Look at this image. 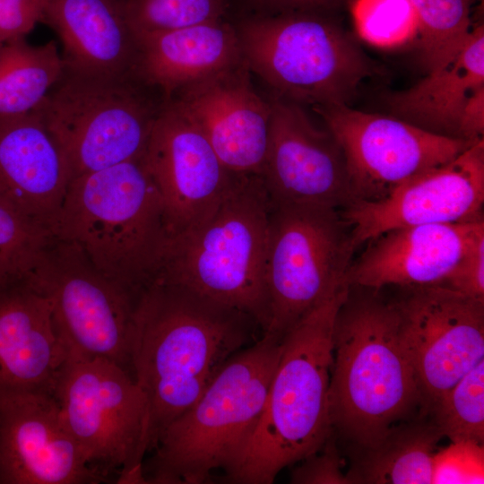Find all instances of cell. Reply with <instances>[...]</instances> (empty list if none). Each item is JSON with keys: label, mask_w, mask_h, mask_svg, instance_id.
I'll return each instance as SVG.
<instances>
[{"label": "cell", "mask_w": 484, "mask_h": 484, "mask_svg": "<svg viewBox=\"0 0 484 484\" xmlns=\"http://www.w3.org/2000/svg\"><path fill=\"white\" fill-rule=\"evenodd\" d=\"M261 329L248 315L161 276L140 291L130 370L149 407L148 452ZM262 333V332H261Z\"/></svg>", "instance_id": "1"}, {"label": "cell", "mask_w": 484, "mask_h": 484, "mask_svg": "<svg viewBox=\"0 0 484 484\" xmlns=\"http://www.w3.org/2000/svg\"><path fill=\"white\" fill-rule=\"evenodd\" d=\"M102 274L139 293L160 272L170 240L143 153L72 178L50 229Z\"/></svg>", "instance_id": "2"}, {"label": "cell", "mask_w": 484, "mask_h": 484, "mask_svg": "<svg viewBox=\"0 0 484 484\" xmlns=\"http://www.w3.org/2000/svg\"><path fill=\"white\" fill-rule=\"evenodd\" d=\"M350 288H342L282 338L265 405L254 436L229 483L271 484L285 467L319 451L333 430L329 385L337 314Z\"/></svg>", "instance_id": "3"}, {"label": "cell", "mask_w": 484, "mask_h": 484, "mask_svg": "<svg viewBox=\"0 0 484 484\" xmlns=\"http://www.w3.org/2000/svg\"><path fill=\"white\" fill-rule=\"evenodd\" d=\"M399 324L395 302L373 293L351 298L349 292L336 316L331 425L364 450L376 445L422 403Z\"/></svg>", "instance_id": "4"}, {"label": "cell", "mask_w": 484, "mask_h": 484, "mask_svg": "<svg viewBox=\"0 0 484 484\" xmlns=\"http://www.w3.org/2000/svg\"><path fill=\"white\" fill-rule=\"evenodd\" d=\"M281 351V341L261 335L234 354L159 436L143 466L146 482L201 484L214 471H231L259 423Z\"/></svg>", "instance_id": "5"}, {"label": "cell", "mask_w": 484, "mask_h": 484, "mask_svg": "<svg viewBox=\"0 0 484 484\" xmlns=\"http://www.w3.org/2000/svg\"><path fill=\"white\" fill-rule=\"evenodd\" d=\"M271 204L260 176L236 175L213 212L169 240L157 276L251 316L265 332Z\"/></svg>", "instance_id": "6"}, {"label": "cell", "mask_w": 484, "mask_h": 484, "mask_svg": "<svg viewBox=\"0 0 484 484\" xmlns=\"http://www.w3.org/2000/svg\"><path fill=\"white\" fill-rule=\"evenodd\" d=\"M242 57L280 98L313 108L347 105L375 66L336 23L307 13L249 20L238 31Z\"/></svg>", "instance_id": "7"}, {"label": "cell", "mask_w": 484, "mask_h": 484, "mask_svg": "<svg viewBox=\"0 0 484 484\" xmlns=\"http://www.w3.org/2000/svg\"><path fill=\"white\" fill-rule=\"evenodd\" d=\"M52 394L87 463L118 483H146L149 407L132 374L99 357H68Z\"/></svg>", "instance_id": "8"}, {"label": "cell", "mask_w": 484, "mask_h": 484, "mask_svg": "<svg viewBox=\"0 0 484 484\" xmlns=\"http://www.w3.org/2000/svg\"><path fill=\"white\" fill-rule=\"evenodd\" d=\"M355 250L341 211L271 205L265 258L269 323L262 335L281 341L307 313L349 286L345 276Z\"/></svg>", "instance_id": "9"}, {"label": "cell", "mask_w": 484, "mask_h": 484, "mask_svg": "<svg viewBox=\"0 0 484 484\" xmlns=\"http://www.w3.org/2000/svg\"><path fill=\"white\" fill-rule=\"evenodd\" d=\"M134 75L95 77L64 70L41 105V118L72 178L141 156L163 103L140 91Z\"/></svg>", "instance_id": "10"}, {"label": "cell", "mask_w": 484, "mask_h": 484, "mask_svg": "<svg viewBox=\"0 0 484 484\" xmlns=\"http://www.w3.org/2000/svg\"><path fill=\"white\" fill-rule=\"evenodd\" d=\"M25 281L48 300L68 357H99L130 370L139 293L110 280L68 242L52 238Z\"/></svg>", "instance_id": "11"}, {"label": "cell", "mask_w": 484, "mask_h": 484, "mask_svg": "<svg viewBox=\"0 0 484 484\" xmlns=\"http://www.w3.org/2000/svg\"><path fill=\"white\" fill-rule=\"evenodd\" d=\"M313 109L343 151L354 203L383 199L407 179L450 161L476 142L347 105Z\"/></svg>", "instance_id": "12"}, {"label": "cell", "mask_w": 484, "mask_h": 484, "mask_svg": "<svg viewBox=\"0 0 484 484\" xmlns=\"http://www.w3.org/2000/svg\"><path fill=\"white\" fill-rule=\"evenodd\" d=\"M408 289L409 294L395 302L400 338L422 404L432 409L484 359V300L441 285Z\"/></svg>", "instance_id": "13"}, {"label": "cell", "mask_w": 484, "mask_h": 484, "mask_svg": "<svg viewBox=\"0 0 484 484\" xmlns=\"http://www.w3.org/2000/svg\"><path fill=\"white\" fill-rule=\"evenodd\" d=\"M143 160L160 194L171 238L209 217L236 176L196 124L169 99L154 120Z\"/></svg>", "instance_id": "14"}, {"label": "cell", "mask_w": 484, "mask_h": 484, "mask_svg": "<svg viewBox=\"0 0 484 484\" xmlns=\"http://www.w3.org/2000/svg\"><path fill=\"white\" fill-rule=\"evenodd\" d=\"M484 141L454 159L407 179L383 199L341 211L355 247L398 228L483 219Z\"/></svg>", "instance_id": "15"}, {"label": "cell", "mask_w": 484, "mask_h": 484, "mask_svg": "<svg viewBox=\"0 0 484 484\" xmlns=\"http://www.w3.org/2000/svg\"><path fill=\"white\" fill-rule=\"evenodd\" d=\"M260 177L271 205L341 211L354 203L346 160L334 136L314 125L300 105L276 98Z\"/></svg>", "instance_id": "16"}, {"label": "cell", "mask_w": 484, "mask_h": 484, "mask_svg": "<svg viewBox=\"0 0 484 484\" xmlns=\"http://www.w3.org/2000/svg\"><path fill=\"white\" fill-rule=\"evenodd\" d=\"M105 480L83 458L51 393H0V484Z\"/></svg>", "instance_id": "17"}, {"label": "cell", "mask_w": 484, "mask_h": 484, "mask_svg": "<svg viewBox=\"0 0 484 484\" xmlns=\"http://www.w3.org/2000/svg\"><path fill=\"white\" fill-rule=\"evenodd\" d=\"M249 73L242 59L183 88L168 99L202 130L229 172L260 176L268 144L272 103L256 93Z\"/></svg>", "instance_id": "18"}, {"label": "cell", "mask_w": 484, "mask_h": 484, "mask_svg": "<svg viewBox=\"0 0 484 484\" xmlns=\"http://www.w3.org/2000/svg\"><path fill=\"white\" fill-rule=\"evenodd\" d=\"M484 231L483 219L398 228L367 242L345 276L350 287L439 285Z\"/></svg>", "instance_id": "19"}, {"label": "cell", "mask_w": 484, "mask_h": 484, "mask_svg": "<svg viewBox=\"0 0 484 484\" xmlns=\"http://www.w3.org/2000/svg\"><path fill=\"white\" fill-rule=\"evenodd\" d=\"M71 180L62 150L35 111L0 117V199L50 232Z\"/></svg>", "instance_id": "20"}, {"label": "cell", "mask_w": 484, "mask_h": 484, "mask_svg": "<svg viewBox=\"0 0 484 484\" xmlns=\"http://www.w3.org/2000/svg\"><path fill=\"white\" fill-rule=\"evenodd\" d=\"M66 359L47 298L25 280L0 287V393H52Z\"/></svg>", "instance_id": "21"}, {"label": "cell", "mask_w": 484, "mask_h": 484, "mask_svg": "<svg viewBox=\"0 0 484 484\" xmlns=\"http://www.w3.org/2000/svg\"><path fill=\"white\" fill-rule=\"evenodd\" d=\"M63 46L65 72L95 77L134 74L136 37L117 0H50L44 17Z\"/></svg>", "instance_id": "22"}, {"label": "cell", "mask_w": 484, "mask_h": 484, "mask_svg": "<svg viewBox=\"0 0 484 484\" xmlns=\"http://www.w3.org/2000/svg\"><path fill=\"white\" fill-rule=\"evenodd\" d=\"M135 37L133 73L166 99L243 59L238 31L220 20Z\"/></svg>", "instance_id": "23"}, {"label": "cell", "mask_w": 484, "mask_h": 484, "mask_svg": "<svg viewBox=\"0 0 484 484\" xmlns=\"http://www.w3.org/2000/svg\"><path fill=\"white\" fill-rule=\"evenodd\" d=\"M484 87V27L472 28L456 56L411 88L388 96L392 116L454 138L470 98ZM461 139V138H460Z\"/></svg>", "instance_id": "24"}, {"label": "cell", "mask_w": 484, "mask_h": 484, "mask_svg": "<svg viewBox=\"0 0 484 484\" xmlns=\"http://www.w3.org/2000/svg\"><path fill=\"white\" fill-rule=\"evenodd\" d=\"M443 437L434 424L394 427L346 474L349 483L432 484L433 459Z\"/></svg>", "instance_id": "25"}, {"label": "cell", "mask_w": 484, "mask_h": 484, "mask_svg": "<svg viewBox=\"0 0 484 484\" xmlns=\"http://www.w3.org/2000/svg\"><path fill=\"white\" fill-rule=\"evenodd\" d=\"M64 73L56 41L32 46L24 38L0 46V117L36 110Z\"/></svg>", "instance_id": "26"}, {"label": "cell", "mask_w": 484, "mask_h": 484, "mask_svg": "<svg viewBox=\"0 0 484 484\" xmlns=\"http://www.w3.org/2000/svg\"><path fill=\"white\" fill-rule=\"evenodd\" d=\"M416 15L420 61L426 72L440 68L459 52L471 27L474 0H409Z\"/></svg>", "instance_id": "27"}, {"label": "cell", "mask_w": 484, "mask_h": 484, "mask_svg": "<svg viewBox=\"0 0 484 484\" xmlns=\"http://www.w3.org/2000/svg\"><path fill=\"white\" fill-rule=\"evenodd\" d=\"M434 425L451 442L484 441V359L460 378L432 408Z\"/></svg>", "instance_id": "28"}, {"label": "cell", "mask_w": 484, "mask_h": 484, "mask_svg": "<svg viewBox=\"0 0 484 484\" xmlns=\"http://www.w3.org/2000/svg\"><path fill=\"white\" fill-rule=\"evenodd\" d=\"M51 233L0 199V287L26 279Z\"/></svg>", "instance_id": "29"}, {"label": "cell", "mask_w": 484, "mask_h": 484, "mask_svg": "<svg viewBox=\"0 0 484 484\" xmlns=\"http://www.w3.org/2000/svg\"><path fill=\"white\" fill-rule=\"evenodd\" d=\"M351 14L360 38L375 47H402L418 36L409 0H355Z\"/></svg>", "instance_id": "30"}, {"label": "cell", "mask_w": 484, "mask_h": 484, "mask_svg": "<svg viewBox=\"0 0 484 484\" xmlns=\"http://www.w3.org/2000/svg\"><path fill=\"white\" fill-rule=\"evenodd\" d=\"M134 33L172 30L220 20L221 0H125Z\"/></svg>", "instance_id": "31"}, {"label": "cell", "mask_w": 484, "mask_h": 484, "mask_svg": "<svg viewBox=\"0 0 484 484\" xmlns=\"http://www.w3.org/2000/svg\"><path fill=\"white\" fill-rule=\"evenodd\" d=\"M484 483L483 444L457 441L436 450L432 484Z\"/></svg>", "instance_id": "32"}, {"label": "cell", "mask_w": 484, "mask_h": 484, "mask_svg": "<svg viewBox=\"0 0 484 484\" xmlns=\"http://www.w3.org/2000/svg\"><path fill=\"white\" fill-rule=\"evenodd\" d=\"M439 285L484 300V231L476 237Z\"/></svg>", "instance_id": "33"}, {"label": "cell", "mask_w": 484, "mask_h": 484, "mask_svg": "<svg viewBox=\"0 0 484 484\" xmlns=\"http://www.w3.org/2000/svg\"><path fill=\"white\" fill-rule=\"evenodd\" d=\"M50 0H0V46L25 36L43 19Z\"/></svg>", "instance_id": "34"}, {"label": "cell", "mask_w": 484, "mask_h": 484, "mask_svg": "<svg viewBox=\"0 0 484 484\" xmlns=\"http://www.w3.org/2000/svg\"><path fill=\"white\" fill-rule=\"evenodd\" d=\"M291 483L298 484H347V475L341 470V461L330 438L317 452L302 460L291 473Z\"/></svg>", "instance_id": "35"}, {"label": "cell", "mask_w": 484, "mask_h": 484, "mask_svg": "<svg viewBox=\"0 0 484 484\" xmlns=\"http://www.w3.org/2000/svg\"><path fill=\"white\" fill-rule=\"evenodd\" d=\"M484 134V87L479 89L468 100L462 115L459 137L474 142Z\"/></svg>", "instance_id": "36"}, {"label": "cell", "mask_w": 484, "mask_h": 484, "mask_svg": "<svg viewBox=\"0 0 484 484\" xmlns=\"http://www.w3.org/2000/svg\"><path fill=\"white\" fill-rule=\"evenodd\" d=\"M263 4L268 5L300 9V10H311L319 8H327L338 4L341 0H258Z\"/></svg>", "instance_id": "37"}]
</instances>
